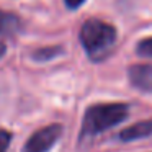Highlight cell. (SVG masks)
Listing matches in <instances>:
<instances>
[{"mask_svg":"<svg viewBox=\"0 0 152 152\" xmlns=\"http://www.w3.org/2000/svg\"><path fill=\"white\" fill-rule=\"evenodd\" d=\"M118 41V30L115 25L106 23L100 18H88L79 30V43L87 59L100 64L111 56Z\"/></svg>","mask_w":152,"mask_h":152,"instance_id":"obj_2","label":"cell"},{"mask_svg":"<svg viewBox=\"0 0 152 152\" xmlns=\"http://www.w3.org/2000/svg\"><path fill=\"white\" fill-rule=\"evenodd\" d=\"M23 28H25V23L17 13L0 10V36H5V38L17 36L23 31Z\"/></svg>","mask_w":152,"mask_h":152,"instance_id":"obj_6","label":"cell"},{"mask_svg":"<svg viewBox=\"0 0 152 152\" xmlns=\"http://www.w3.org/2000/svg\"><path fill=\"white\" fill-rule=\"evenodd\" d=\"M152 137V118L151 119H141L134 124L126 126L124 129L118 132L116 139L121 142H134L141 139Z\"/></svg>","mask_w":152,"mask_h":152,"instance_id":"obj_5","label":"cell"},{"mask_svg":"<svg viewBox=\"0 0 152 152\" xmlns=\"http://www.w3.org/2000/svg\"><path fill=\"white\" fill-rule=\"evenodd\" d=\"M129 108L131 106L123 102H100L88 105L80 123L79 145L93 141L105 131H110L126 121L129 116Z\"/></svg>","mask_w":152,"mask_h":152,"instance_id":"obj_1","label":"cell"},{"mask_svg":"<svg viewBox=\"0 0 152 152\" xmlns=\"http://www.w3.org/2000/svg\"><path fill=\"white\" fill-rule=\"evenodd\" d=\"M5 54H7V44L4 41H0V59H4Z\"/></svg>","mask_w":152,"mask_h":152,"instance_id":"obj_11","label":"cell"},{"mask_svg":"<svg viewBox=\"0 0 152 152\" xmlns=\"http://www.w3.org/2000/svg\"><path fill=\"white\" fill-rule=\"evenodd\" d=\"M64 134V126L61 123H51L36 129L21 145V152H51L61 141Z\"/></svg>","mask_w":152,"mask_h":152,"instance_id":"obj_3","label":"cell"},{"mask_svg":"<svg viewBox=\"0 0 152 152\" xmlns=\"http://www.w3.org/2000/svg\"><path fill=\"white\" fill-rule=\"evenodd\" d=\"M126 75L132 88L152 95V64H131L126 70Z\"/></svg>","mask_w":152,"mask_h":152,"instance_id":"obj_4","label":"cell"},{"mask_svg":"<svg viewBox=\"0 0 152 152\" xmlns=\"http://www.w3.org/2000/svg\"><path fill=\"white\" fill-rule=\"evenodd\" d=\"M62 54H64L62 46H43V48L34 49L30 56L34 62H49V61L56 59V57H61Z\"/></svg>","mask_w":152,"mask_h":152,"instance_id":"obj_7","label":"cell"},{"mask_svg":"<svg viewBox=\"0 0 152 152\" xmlns=\"http://www.w3.org/2000/svg\"><path fill=\"white\" fill-rule=\"evenodd\" d=\"M136 54L139 57H149V59H152V36L142 38V39L137 41V44H136Z\"/></svg>","mask_w":152,"mask_h":152,"instance_id":"obj_8","label":"cell"},{"mask_svg":"<svg viewBox=\"0 0 152 152\" xmlns=\"http://www.w3.org/2000/svg\"><path fill=\"white\" fill-rule=\"evenodd\" d=\"M12 141H13V132L10 129L0 128V152H8Z\"/></svg>","mask_w":152,"mask_h":152,"instance_id":"obj_9","label":"cell"},{"mask_svg":"<svg viewBox=\"0 0 152 152\" xmlns=\"http://www.w3.org/2000/svg\"><path fill=\"white\" fill-rule=\"evenodd\" d=\"M87 0H64V5H66L67 10H79L83 4H85Z\"/></svg>","mask_w":152,"mask_h":152,"instance_id":"obj_10","label":"cell"}]
</instances>
